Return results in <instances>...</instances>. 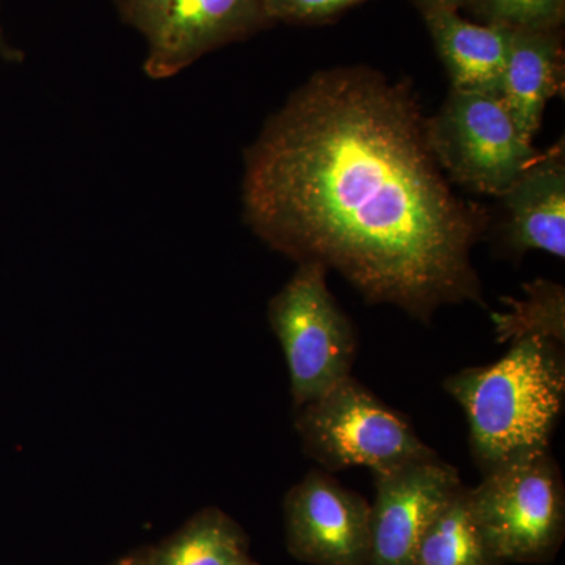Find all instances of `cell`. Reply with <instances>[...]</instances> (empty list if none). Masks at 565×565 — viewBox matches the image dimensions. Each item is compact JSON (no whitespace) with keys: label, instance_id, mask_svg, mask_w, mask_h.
I'll return each mask as SVG.
<instances>
[{"label":"cell","instance_id":"cell-3","mask_svg":"<svg viewBox=\"0 0 565 565\" xmlns=\"http://www.w3.org/2000/svg\"><path fill=\"white\" fill-rule=\"evenodd\" d=\"M299 408L296 427L305 452L329 473L352 467L382 473L437 455L399 412L352 375Z\"/></svg>","mask_w":565,"mask_h":565},{"label":"cell","instance_id":"cell-17","mask_svg":"<svg viewBox=\"0 0 565 565\" xmlns=\"http://www.w3.org/2000/svg\"><path fill=\"white\" fill-rule=\"evenodd\" d=\"M364 0H264L267 21L321 22Z\"/></svg>","mask_w":565,"mask_h":565},{"label":"cell","instance_id":"cell-8","mask_svg":"<svg viewBox=\"0 0 565 565\" xmlns=\"http://www.w3.org/2000/svg\"><path fill=\"white\" fill-rule=\"evenodd\" d=\"M374 478L367 565H415L427 527L463 486L459 471L434 455Z\"/></svg>","mask_w":565,"mask_h":565},{"label":"cell","instance_id":"cell-16","mask_svg":"<svg viewBox=\"0 0 565 565\" xmlns=\"http://www.w3.org/2000/svg\"><path fill=\"white\" fill-rule=\"evenodd\" d=\"M490 24L514 31H556L564 21L565 0H475Z\"/></svg>","mask_w":565,"mask_h":565},{"label":"cell","instance_id":"cell-14","mask_svg":"<svg viewBox=\"0 0 565 565\" xmlns=\"http://www.w3.org/2000/svg\"><path fill=\"white\" fill-rule=\"evenodd\" d=\"M525 299L504 300L508 311L493 315L498 341H515L525 337H542L564 343L565 292L557 282L535 280L525 286Z\"/></svg>","mask_w":565,"mask_h":565},{"label":"cell","instance_id":"cell-2","mask_svg":"<svg viewBox=\"0 0 565 565\" xmlns=\"http://www.w3.org/2000/svg\"><path fill=\"white\" fill-rule=\"evenodd\" d=\"M444 385L463 408L471 455L482 475L550 451L565 403V363L556 341L520 338L503 359L467 367Z\"/></svg>","mask_w":565,"mask_h":565},{"label":"cell","instance_id":"cell-11","mask_svg":"<svg viewBox=\"0 0 565 565\" xmlns=\"http://www.w3.org/2000/svg\"><path fill=\"white\" fill-rule=\"evenodd\" d=\"M564 87V51L556 31L511 29L500 96L523 139L533 143L546 104Z\"/></svg>","mask_w":565,"mask_h":565},{"label":"cell","instance_id":"cell-18","mask_svg":"<svg viewBox=\"0 0 565 565\" xmlns=\"http://www.w3.org/2000/svg\"><path fill=\"white\" fill-rule=\"evenodd\" d=\"M423 11L427 10H456L460 7L471 6L475 0H415Z\"/></svg>","mask_w":565,"mask_h":565},{"label":"cell","instance_id":"cell-1","mask_svg":"<svg viewBox=\"0 0 565 565\" xmlns=\"http://www.w3.org/2000/svg\"><path fill=\"white\" fill-rule=\"evenodd\" d=\"M243 191L253 232L337 270L367 303L426 323L446 305L486 307L471 255L490 215L451 188L407 81L313 74L245 151Z\"/></svg>","mask_w":565,"mask_h":565},{"label":"cell","instance_id":"cell-13","mask_svg":"<svg viewBox=\"0 0 565 565\" xmlns=\"http://www.w3.org/2000/svg\"><path fill=\"white\" fill-rule=\"evenodd\" d=\"M487 546L473 508L470 489L460 487L424 533L415 565H497Z\"/></svg>","mask_w":565,"mask_h":565},{"label":"cell","instance_id":"cell-6","mask_svg":"<svg viewBox=\"0 0 565 565\" xmlns=\"http://www.w3.org/2000/svg\"><path fill=\"white\" fill-rule=\"evenodd\" d=\"M430 147L448 180L470 191L504 196L542 152L523 139L500 95L451 88L427 118Z\"/></svg>","mask_w":565,"mask_h":565},{"label":"cell","instance_id":"cell-9","mask_svg":"<svg viewBox=\"0 0 565 565\" xmlns=\"http://www.w3.org/2000/svg\"><path fill=\"white\" fill-rule=\"evenodd\" d=\"M371 505L323 471H310L285 500L292 555L316 565H367Z\"/></svg>","mask_w":565,"mask_h":565},{"label":"cell","instance_id":"cell-19","mask_svg":"<svg viewBox=\"0 0 565 565\" xmlns=\"http://www.w3.org/2000/svg\"><path fill=\"white\" fill-rule=\"evenodd\" d=\"M0 47H3L2 33H0Z\"/></svg>","mask_w":565,"mask_h":565},{"label":"cell","instance_id":"cell-15","mask_svg":"<svg viewBox=\"0 0 565 565\" xmlns=\"http://www.w3.org/2000/svg\"><path fill=\"white\" fill-rule=\"evenodd\" d=\"M239 535L221 516H207L162 553L158 565H244Z\"/></svg>","mask_w":565,"mask_h":565},{"label":"cell","instance_id":"cell-4","mask_svg":"<svg viewBox=\"0 0 565 565\" xmlns=\"http://www.w3.org/2000/svg\"><path fill=\"white\" fill-rule=\"evenodd\" d=\"M470 501L498 564L544 561L561 544L564 479L550 451L487 471L479 486L470 489Z\"/></svg>","mask_w":565,"mask_h":565},{"label":"cell","instance_id":"cell-10","mask_svg":"<svg viewBox=\"0 0 565 565\" xmlns=\"http://www.w3.org/2000/svg\"><path fill=\"white\" fill-rule=\"evenodd\" d=\"M505 243L512 252L565 256L564 140L542 152L504 196Z\"/></svg>","mask_w":565,"mask_h":565},{"label":"cell","instance_id":"cell-7","mask_svg":"<svg viewBox=\"0 0 565 565\" xmlns=\"http://www.w3.org/2000/svg\"><path fill=\"white\" fill-rule=\"evenodd\" d=\"M264 0H117L118 10L148 43L152 79L181 73L207 52L255 31Z\"/></svg>","mask_w":565,"mask_h":565},{"label":"cell","instance_id":"cell-12","mask_svg":"<svg viewBox=\"0 0 565 565\" xmlns=\"http://www.w3.org/2000/svg\"><path fill=\"white\" fill-rule=\"evenodd\" d=\"M438 55L455 90L500 95L508 62L511 29L473 24L456 10L423 11Z\"/></svg>","mask_w":565,"mask_h":565},{"label":"cell","instance_id":"cell-5","mask_svg":"<svg viewBox=\"0 0 565 565\" xmlns=\"http://www.w3.org/2000/svg\"><path fill=\"white\" fill-rule=\"evenodd\" d=\"M327 273L321 264L300 263L269 303L270 326L285 352L296 407L349 377L355 362V326L330 292Z\"/></svg>","mask_w":565,"mask_h":565}]
</instances>
